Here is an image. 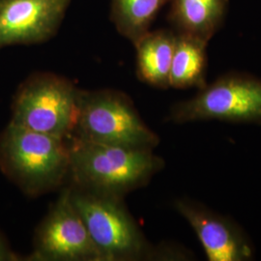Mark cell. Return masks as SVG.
I'll return each instance as SVG.
<instances>
[{"label":"cell","instance_id":"6da1fadb","mask_svg":"<svg viewBox=\"0 0 261 261\" xmlns=\"http://www.w3.org/2000/svg\"><path fill=\"white\" fill-rule=\"evenodd\" d=\"M72 186L93 193L124 197L146 186L165 168L153 150L133 149L70 138Z\"/></svg>","mask_w":261,"mask_h":261},{"label":"cell","instance_id":"7a4b0ae2","mask_svg":"<svg viewBox=\"0 0 261 261\" xmlns=\"http://www.w3.org/2000/svg\"><path fill=\"white\" fill-rule=\"evenodd\" d=\"M70 196L103 261L168 260L185 257L169 246L156 247L146 239L123 197L72 185Z\"/></svg>","mask_w":261,"mask_h":261},{"label":"cell","instance_id":"3957f363","mask_svg":"<svg viewBox=\"0 0 261 261\" xmlns=\"http://www.w3.org/2000/svg\"><path fill=\"white\" fill-rule=\"evenodd\" d=\"M0 170L28 196L64 187L70 174L69 140L10 122L0 134Z\"/></svg>","mask_w":261,"mask_h":261},{"label":"cell","instance_id":"277c9868","mask_svg":"<svg viewBox=\"0 0 261 261\" xmlns=\"http://www.w3.org/2000/svg\"><path fill=\"white\" fill-rule=\"evenodd\" d=\"M71 138L133 149L154 150L160 143L157 134L141 119L130 97L113 89L80 91Z\"/></svg>","mask_w":261,"mask_h":261},{"label":"cell","instance_id":"5b68a950","mask_svg":"<svg viewBox=\"0 0 261 261\" xmlns=\"http://www.w3.org/2000/svg\"><path fill=\"white\" fill-rule=\"evenodd\" d=\"M80 91L64 76L49 72L34 73L15 94L10 122L29 130L70 139L75 130Z\"/></svg>","mask_w":261,"mask_h":261},{"label":"cell","instance_id":"8992f818","mask_svg":"<svg viewBox=\"0 0 261 261\" xmlns=\"http://www.w3.org/2000/svg\"><path fill=\"white\" fill-rule=\"evenodd\" d=\"M168 121L261 123V79L243 73H227L206 84L195 97L174 103Z\"/></svg>","mask_w":261,"mask_h":261},{"label":"cell","instance_id":"52a82bcc","mask_svg":"<svg viewBox=\"0 0 261 261\" xmlns=\"http://www.w3.org/2000/svg\"><path fill=\"white\" fill-rule=\"evenodd\" d=\"M28 261H103L64 186L38 225Z\"/></svg>","mask_w":261,"mask_h":261},{"label":"cell","instance_id":"ba28073f","mask_svg":"<svg viewBox=\"0 0 261 261\" xmlns=\"http://www.w3.org/2000/svg\"><path fill=\"white\" fill-rule=\"evenodd\" d=\"M70 3L71 0H0V47L51 39Z\"/></svg>","mask_w":261,"mask_h":261},{"label":"cell","instance_id":"9c48e42d","mask_svg":"<svg viewBox=\"0 0 261 261\" xmlns=\"http://www.w3.org/2000/svg\"><path fill=\"white\" fill-rule=\"evenodd\" d=\"M174 207L194 229L209 261H247L254 249L242 228L223 215L191 199L180 198Z\"/></svg>","mask_w":261,"mask_h":261},{"label":"cell","instance_id":"30bf717a","mask_svg":"<svg viewBox=\"0 0 261 261\" xmlns=\"http://www.w3.org/2000/svg\"><path fill=\"white\" fill-rule=\"evenodd\" d=\"M168 20L176 34L208 44L222 28L228 0H170Z\"/></svg>","mask_w":261,"mask_h":261},{"label":"cell","instance_id":"8fae6325","mask_svg":"<svg viewBox=\"0 0 261 261\" xmlns=\"http://www.w3.org/2000/svg\"><path fill=\"white\" fill-rule=\"evenodd\" d=\"M176 42L169 29L147 32L134 46L137 50V75L141 82L160 89H168Z\"/></svg>","mask_w":261,"mask_h":261},{"label":"cell","instance_id":"7c38bea8","mask_svg":"<svg viewBox=\"0 0 261 261\" xmlns=\"http://www.w3.org/2000/svg\"><path fill=\"white\" fill-rule=\"evenodd\" d=\"M207 43L196 38L176 34L169 75V86L176 89L205 86L208 57Z\"/></svg>","mask_w":261,"mask_h":261},{"label":"cell","instance_id":"4fadbf2b","mask_svg":"<svg viewBox=\"0 0 261 261\" xmlns=\"http://www.w3.org/2000/svg\"><path fill=\"white\" fill-rule=\"evenodd\" d=\"M170 0H112L111 19L116 30L133 45L147 32L159 12Z\"/></svg>","mask_w":261,"mask_h":261},{"label":"cell","instance_id":"5bb4252c","mask_svg":"<svg viewBox=\"0 0 261 261\" xmlns=\"http://www.w3.org/2000/svg\"><path fill=\"white\" fill-rule=\"evenodd\" d=\"M19 259V255L11 250L8 243L0 233V261H17Z\"/></svg>","mask_w":261,"mask_h":261}]
</instances>
